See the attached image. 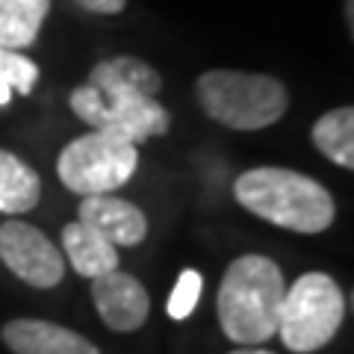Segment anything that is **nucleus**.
Returning <instances> with one entry per match:
<instances>
[{"mask_svg": "<svg viewBox=\"0 0 354 354\" xmlns=\"http://www.w3.org/2000/svg\"><path fill=\"white\" fill-rule=\"evenodd\" d=\"M160 88V74L145 59L113 57L97 62L88 83L71 92V109L92 130L113 133L136 145L169 133L171 115L157 101Z\"/></svg>", "mask_w": 354, "mask_h": 354, "instance_id": "f257e3e1", "label": "nucleus"}, {"mask_svg": "<svg viewBox=\"0 0 354 354\" xmlns=\"http://www.w3.org/2000/svg\"><path fill=\"white\" fill-rule=\"evenodd\" d=\"M286 281L278 263L263 254H242L225 269L216 310L227 339L239 346H260L278 330Z\"/></svg>", "mask_w": 354, "mask_h": 354, "instance_id": "f03ea898", "label": "nucleus"}, {"mask_svg": "<svg viewBox=\"0 0 354 354\" xmlns=\"http://www.w3.org/2000/svg\"><path fill=\"white\" fill-rule=\"evenodd\" d=\"M236 201L257 218L292 234H322L334 225V198L319 180L292 169L263 165L236 177Z\"/></svg>", "mask_w": 354, "mask_h": 354, "instance_id": "7ed1b4c3", "label": "nucleus"}, {"mask_svg": "<svg viewBox=\"0 0 354 354\" xmlns=\"http://www.w3.org/2000/svg\"><path fill=\"white\" fill-rule=\"evenodd\" d=\"M198 101L204 113L230 130H263L281 121L290 92L278 77L213 68L198 77Z\"/></svg>", "mask_w": 354, "mask_h": 354, "instance_id": "20e7f679", "label": "nucleus"}, {"mask_svg": "<svg viewBox=\"0 0 354 354\" xmlns=\"http://www.w3.org/2000/svg\"><path fill=\"white\" fill-rule=\"evenodd\" d=\"M346 319L339 283L325 272H307L286 286L278 330L281 342L295 354H313L337 337Z\"/></svg>", "mask_w": 354, "mask_h": 354, "instance_id": "39448f33", "label": "nucleus"}, {"mask_svg": "<svg viewBox=\"0 0 354 354\" xmlns=\"http://www.w3.org/2000/svg\"><path fill=\"white\" fill-rule=\"evenodd\" d=\"M139 165V151L133 142L113 133L92 130L71 139L57 160V174L65 189L77 195H113L121 189Z\"/></svg>", "mask_w": 354, "mask_h": 354, "instance_id": "423d86ee", "label": "nucleus"}, {"mask_svg": "<svg viewBox=\"0 0 354 354\" xmlns=\"http://www.w3.org/2000/svg\"><path fill=\"white\" fill-rule=\"evenodd\" d=\"M0 260L9 272L36 290H50L65 274L59 248L27 221L9 218L0 225Z\"/></svg>", "mask_w": 354, "mask_h": 354, "instance_id": "0eeeda50", "label": "nucleus"}, {"mask_svg": "<svg viewBox=\"0 0 354 354\" xmlns=\"http://www.w3.org/2000/svg\"><path fill=\"white\" fill-rule=\"evenodd\" d=\"M92 298H95L97 316L115 334L139 330L145 325L148 310H151V298L145 292V286L133 278V274L118 272V269L92 281Z\"/></svg>", "mask_w": 354, "mask_h": 354, "instance_id": "6e6552de", "label": "nucleus"}, {"mask_svg": "<svg viewBox=\"0 0 354 354\" xmlns=\"http://www.w3.org/2000/svg\"><path fill=\"white\" fill-rule=\"evenodd\" d=\"M0 337L12 354H101L83 334L44 319H12Z\"/></svg>", "mask_w": 354, "mask_h": 354, "instance_id": "1a4fd4ad", "label": "nucleus"}, {"mask_svg": "<svg viewBox=\"0 0 354 354\" xmlns=\"http://www.w3.org/2000/svg\"><path fill=\"white\" fill-rule=\"evenodd\" d=\"M80 221L95 227L101 236H106L113 245L133 248L148 236V218L145 213L115 195H86L80 204Z\"/></svg>", "mask_w": 354, "mask_h": 354, "instance_id": "9d476101", "label": "nucleus"}, {"mask_svg": "<svg viewBox=\"0 0 354 354\" xmlns=\"http://www.w3.org/2000/svg\"><path fill=\"white\" fill-rule=\"evenodd\" d=\"M62 248L65 257H68L71 269L80 274V278H101L106 272L118 269V251L106 236H101L95 227H88L86 221H71L62 230Z\"/></svg>", "mask_w": 354, "mask_h": 354, "instance_id": "9b49d317", "label": "nucleus"}, {"mask_svg": "<svg viewBox=\"0 0 354 354\" xmlns=\"http://www.w3.org/2000/svg\"><path fill=\"white\" fill-rule=\"evenodd\" d=\"M50 0H0V48L24 50L39 39Z\"/></svg>", "mask_w": 354, "mask_h": 354, "instance_id": "f8f14e48", "label": "nucleus"}, {"mask_svg": "<svg viewBox=\"0 0 354 354\" xmlns=\"http://www.w3.org/2000/svg\"><path fill=\"white\" fill-rule=\"evenodd\" d=\"M41 180L30 165L9 151H0V213H27L39 204Z\"/></svg>", "mask_w": 354, "mask_h": 354, "instance_id": "ddd939ff", "label": "nucleus"}, {"mask_svg": "<svg viewBox=\"0 0 354 354\" xmlns=\"http://www.w3.org/2000/svg\"><path fill=\"white\" fill-rule=\"evenodd\" d=\"M313 145L330 162L342 165V169H354V109L337 106L319 115L313 124Z\"/></svg>", "mask_w": 354, "mask_h": 354, "instance_id": "4468645a", "label": "nucleus"}, {"mask_svg": "<svg viewBox=\"0 0 354 354\" xmlns=\"http://www.w3.org/2000/svg\"><path fill=\"white\" fill-rule=\"evenodd\" d=\"M39 83V65L18 50L0 48V106L12 101V92L30 95Z\"/></svg>", "mask_w": 354, "mask_h": 354, "instance_id": "2eb2a0df", "label": "nucleus"}, {"mask_svg": "<svg viewBox=\"0 0 354 354\" xmlns=\"http://www.w3.org/2000/svg\"><path fill=\"white\" fill-rule=\"evenodd\" d=\"M201 292H204V278H201V272L186 269L180 278H177L174 290H171V295H169V316H171V319H186V316H189L192 310H195Z\"/></svg>", "mask_w": 354, "mask_h": 354, "instance_id": "dca6fc26", "label": "nucleus"}, {"mask_svg": "<svg viewBox=\"0 0 354 354\" xmlns=\"http://www.w3.org/2000/svg\"><path fill=\"white\" fill-rule=\"evenodd\" d=\"M74 3L95 15H118L127 6V0H74Z\"/></svg>", "mask_w": 354, "mask_h": 354, "instance_id": "f3484780", "label": "nucleus"}, {"mask_svg": "<svg viewBox=\"0 0 354 354\" xmlns=\"http://www.w3.org/2000/svg\"><path fill=\"white\" fill-rule=\"evenodd\" d=\"M230 354H272V351H266V348H254V346H242V348L230 351Z\"/></svg>", "mask_w": 354, "mask_h": 354, "instance_id": "a211bd4d", "label": "nucleus"}]
</instances>
